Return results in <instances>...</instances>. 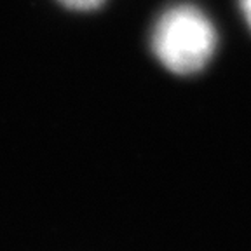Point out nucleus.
<instances>
[{
  "mask_svg": "<svg viewBox=\"0 0 251 251\" xmlns=\"http://www.w3.org/2000/svg\"><path fill=\"white\" fill-rule=\"evenodd\" d=\"M239 2H241V9L244 12V18H246L248 25L251 28V0H239Z\"/></svg>",
  "mask_w": 251,
  "mask_h": 251,
  "instance_id": "obj_3",
  "label": "nucleus"
},
{
  "mask_svg": "<svg viewBox=\"0 0 251 251\" xmlns=\"http://www.w3.org/2000/svg\"><path fill=\"white\" fill-rule=\"evenodd\" d=\"M216 47L211 21L194 5H176L157 21L152 49L169 72L190 75L202 70Z\"/></svg>",
  "mask_w": 251,
  "mask_h": 251,
  "instance_id": "obj_1",
  "label": "nucleus"
},
{
  "mask_svg": "<svg viewBox=\"0 0 251 251\" xmlns=\"http://www.w3.org/2000/svg\"><path fill=\"white\" fill-rule=\"evenodd\" d=\"M59 2L72 11H94L101 7L105 0H59Z\"/></svg>",
  "mask_w": 251,
  "mask_h": 251,
  "instance_id": "obj_2",
  "label": "nucleus"
}]
</instances>
